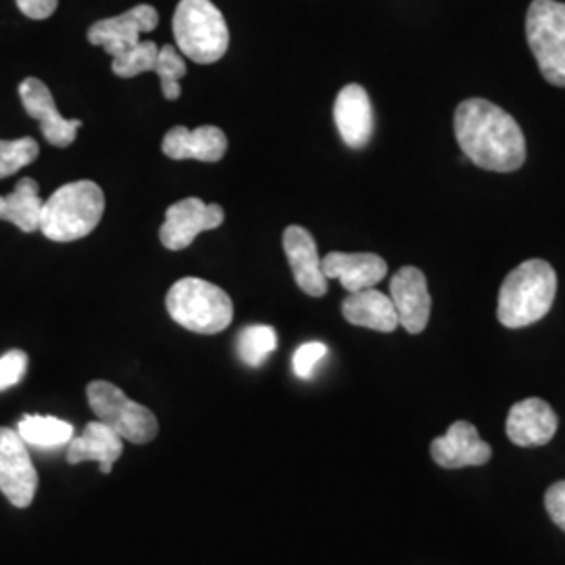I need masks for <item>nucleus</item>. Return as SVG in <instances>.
Wrapping results in <instances>:
<instances>
[{
	"instance_id": "obj_19",
	"label": "nucleus",
	"mask_w": 565,
	"mask_h": 565,
	"mask_svg": "<svg viewBox=\"0 0 565 565\" xmlns=\"http://www.w3.org/2000/svg\"><path fill=\"white\" fill-rule=\"evenodd\" d=\"M124 440L102 422L86 425L81 436L72 438L67 446V463L78 465L82 461H97L102 473H111L114 463L121 457Z\"/></svg>"
},
{
	"instance_id": "obj_21",
	"label": "nucleus",
	"mask_w": 565,
	"mask_h": 565,
	"mask_svg": "<svg viewBox=\"0 0 565 565\" xmlns=\"http://www.w3.org/2000/svg\"><path fill=\"white\" fill-rule=\"evenodd\" d=\"M41 189L34 179H21L11 195H0V221L15 224L23 233L41 231Z\"/></svg>"
},
{
	"instance_id": "obj_10",
	"label": "nucleus",
	"mask_w": 565,
	"mask_h": 565,
	"mask_svg": "<svg viewBox=\"0 0 565 565\" xmlns=\"http://www.w3.org/2000/svg\"><path fill=\"white\" fill-rule=\"evenodd\" d=\"M160 23V15L151 4H137L118 18L97 21L88 30V42L102 46L107 55L118 57L141 42L142 34L153 32Z\"/></svg>"
},
{
	"instance_id": "obj_3",
	"label": "nucleus",
	"mask_w": 565,
	"mask_h": 565,
	"mask_svg": "<svg viewBox=\"0 0 565 565\" xmlns=\"http://www.w3.org/2000/svg\"><path fill=\"white\" fill-rule=\"evenodd\" d=\"M103 212L105 195L97 182H67L42 205V235L57 243L84 239L99 226Z\"/></svg>"
},
{
	"instance_id": "obj_9",
	"label": "nucleus",
	"mask_w": 565,
	"mask_h": 565,
	"mask_svg": "<svg viewBox=\"0 0 565 565\" xmlns=\"http://www.w3.org/2000/svg\"><path fill=\"white\" fill-rule=\"evenodd\" d=\"M224 223V210L218 203H203L189 198L166 210V221L160 228L163 247L170 252L186 249L205 231H214Z\"/></svg>"
},
{
	"instance_id": "obj_24",
	"label": "nucleus",
	"mask_w": 565,
	"mask_h": 565,
	"mask_svg": "<svg viewBox=\"0 0 565 565\" xmlns=\"http://www.w3.org/2000/svg\"><path fill=\"white\" fill-rule=\"evenodd\" d=\"M160 55V46L153 41H141L130 51L121 53L111 61V70L120 78H137L145 72L156 70V61Z\"/></svg>"
},
{
	"instance_id": "obj_17",
	"label": "nucleus",
	"mask_w": 565,
	"mask_h": 565,
	"mask_svg": "<svg viewBox=\"0 0 565 565\" xmlns=\"http://www.w3.org/2000/svg\"><path fill=\"white\" fill-rule=\"evenodd\" d=\"M333 120L343 142L363 149L373 135V107L361 84L343 86L333 105Z\"/></svg>"
},
{
	"instance_id": "obj_20",
	"label": "nucleus",
	"mask_w": 565,
	"mask_h": 565,
	"mask_svg": "<svg viewBox=\"0 0 565 565\" xmlns=\"http://www.w3.org/2000/svg\"><path fill=\"white\" fill-rule=\"evenodd\" d=\"M342 315L348 323L382 333H392L401 324L392 298L373 287L350 294L343 300Z\"/></svg>"
},
{
	"instance_id": "obj_25",
	"label": "nucleus",
	"mask_w": 565,
	"mask_h": 565,
	"mask_svg": "<svg viewBox=\"0 0 565 565\" xmlns=\"http://www.w3.org/2000/svg\"><path fill=\"white\" fill-rule=\"evenodd\" d=\"M153 72L160 76V82H162L163 97L168 102L181 99V81L186 76V65L172 44H166L160 49Z\"/></svg>"
},
{
	"instance_id": "obj_13",
	"label": "nucleus",
	"mask_w": 565,
	"mask_h": 565,
	"mask_svg": "<svg viewBox=\"0 0 565 565\" xmlns=\"http://www.w3.org/2000/svg\"><path fill=\"white\" fill-rule=\"evenodd\" d=\"M282 249L291 266L294 279L306 296L323 298L327 294V277L323 273V258L319 256L317 242L303 226L291 224L282 233Z\"/></svg>"
},
{
	"instance_id": "obj_26",
	"label": "nucleus",
	"mask_w": 565,
	"mask_h": 565,
	"mask_svg": "<svg viewBox=\"0 0 565 565\" xmlns=\"http://www.w3.org/2000/svg\"><path fill=\"white\" fill-rule=\"evenodd\" d=\"M41 147L32 137L0 141V179H7L39 158Z\"/></svg>"
},
{
	"instance_id": "obj_6",
	"label": "nucleus",
	"mask_w": 565,
	"mask_h": 565,
	"mask_svg": "<svg viewBox=\"0 0 565 565\" xmlns=\"http://www.w3.org/2000/svg\"><path fill=\"white\" fill-rule=\"evenodd\" d=\"M525 36L548 84L565 88V4L534 0L525 15Z\"/></svg>"
},
{
	"instance_id": "obj_15",
	"label": "nucleus",
	"mask_w": 565,
	"mask_h": 565,
	"mask_svg": "<svg viewBox=\"0 0 565 565\" xmlns=\"http://www.w3.org/2000/svg\"><path fill=\"white\" fill-rule=\"evenodd\" d=\"M557 415L541 398H525L513 404L507 415V436L515 446H545L557 431Z\"/></svg>"
},
{
	"instance_id": "obj_22",
	"label": "nucleus",
	"mask_w": 565,
	"mask_h": 565,
	"mask_svg": "<svg viewBox=\"0 0 565 565\" xmlns=\"http://www.w3.org/2000/svg\"><path fill=\"white\" fill-rule=\"evenodd\" d=\"M18 434L28 446L55 448V446L70 445V440L74 438V427L55 417L25 415L18 424Z\"/></svg>"
},
{
	"instance_id": "obj_23",
	"label": "nucleus",
	"mask_w": 565,
	"mask_h": 565,
	"mask_svg": "<svg viewBox=\"0 0 565 565\" xmlns=\"http://www.w3.org/2000/svg\"><path fill=\"white\" fill-rule=\"evenodd\" d=\"M277 331L268 324H249L237 335V354L249 366L260 364L277 350Z\"/></svg>"
},
{
	"instance_id": "obj_27",
	"label": "nucleus",
	"mask_w": 565,
	"mask_h": 565,
	"mask_svg": "<svg viewBox=\"0 0 565 565\" xmlns=\"http://www.w3.org/2000/svg\"><path fill=\"white\" fill-rule=\"evenodd\" d=\"M327 345L321 342H308L302 343L296 354H294V373L300 377V380H310L315 369L319 366V363L327 356Z\"/></svg>"
},
{
	"instance_id": "obj_29",
	"label": "nucleus",
	"mask_w": 565,
	"mask_h": 565,
	"mask_svg": "<svg viewBox=\"0 0 565 565\" xmlns=\"http://www.w3.org/2000/svg\"><path fill=\"white\" fill-rule=\"evenodd\" d=\"M545 507L551 520L565 532V480L555 482L546 490Z\"/></svg>"
},
{
	"instance_id": "obj_4",
	"label": "nucleus",
	"mask_w": 565,
	"mask_h": 565,
	"mask_svg": "<svg viewBox=\"0 0 565 565\" xmlns=\"http://www.w3.org/2000/svg\"><path fill=\"white\" fill-rule=\"evenodd\" d=\"M166 308L174 323L200 335H216L233 323V300L214 282L184 277L166 296Z\"/></svg>"
},
{
	"instance_id": "obj_18",
	"label": "nucleus",
	"mask_w": 565,
	"mask_h": 565,
	"mask_svg": "<svg viewBox=\"0 0 565 565\" xmlns=\"http://www.w3.org/2000/svg\"><path fill=\"white\" fill-rule=\"evenodd\" d=\"M323 273L327 281L338 279L348 294H354L384 281L387 264L377 254L331 252L323 258Z\"/></svg>"
},
{
	"instance_id": "obj_8",
	"label": "nucleus",
	"mask_w": 565,
	"mask_h": 565,
	"mask_svg": "<svg viewBox=\"0 0 565 565\" xmlns=\"http://www.w3.org/2000/svg\"><path fill=\"white\" fill-rule=\"evenodd\" d=\"M39 488V473L32 463L28 445L18 429L0 427V492L11 505H32Z\"/></svg>"
},
{
	"instance_id": "obj_28",
	"label": "nucleus",
	"mask_w": 565,
	"mask_h": 565,
	"mask_svg": "<svg viewBox=\"0 0 565 565\" xmlns=\"http://www.w3.org/2000/svg\"><path fill=\"white\" fill-rule=\"evenodd\" d=\"M28 371V354L23 350H9L0 356V392L20 384Z\"/></svg>"
},
{
	"instance_id": "obj_16",
	"label": "nucleus",
	"mask_w": 565,
	"mask_h": 565,
	"mask_svg": "<svg viewBox=\"0 0 565 565\" xmlns=\"http://www.w3.org/2000/svg\"><path fill=\"white\" fill-rule=\"evenodd\" d=\"M228 141L218 126H200L189 130L174 126L166 132L162 151L170 160H198V162H221L226 156Z\"/></svg>"
},
{
	"instance_id": "obj_5",
	"label": "nucleus",
	"mask_w": 565,
	"mask_h": 565,
	"mask_svg": "<svg viewBox=\"0 0 565 565\" xmlns=\"http://www.w3.org/2000/svg\"><path fill=\"white\" fill-rule=\"evenodd\" d=\"M172 32L182 55L195 63H216L228 51V25L210 0H181L172 20Z\"/></svg>"
},
{
	"instance_id": "obj_7",
	"label": "nucleus",
	"mask_w": 565,
	"mask_h": 565,
	"mask_svg": "<svg viewBox=\"0 0 565 565\" xmlns=\"http://www.w3.org/2000/svg\"><path fill=\"white\" fill-rule=\"evenodd\" d=\"M86 396L93 413L97 415V422L114 429L121 440L147 445L158 436L160 424L156 415L147 406L130 401L118 385L103 380L90 382L86 387Z\"/></svg>"
},
{
	"instance_id": "obj_30",
	"label": "nucleus",
	"mask_w": 565,
	"mask_h": 565,
	"mask_svg": "<svg viewBox=\"0 0 565 565\" xmlns=\"http://www.w3.org/2000/svg\"><path fill=\"white\" fill-rule=\"evenodd\" d=\"M60 0H18L21 13L30 20H49L55 9H57Z\"/></svg>"
},
{
	"instance_id": "obj_1",
	"label": "nucleus",
	"mask_w": 565,
	"mask_h": 565,
	"mask_svg": "<svg viewBox=\"0 0 565 565\" xmlns=\"http://www.w3.org/2000/svg\"><path fill=\"white\" fill-rule=\"evenodd\" d=\"M455 137L465 156L482 170L515 172L525 162V137L503 107L467 99L455 111Z\"/></svg>"
},
{
	"instance_id": "obj_14",
	"label": "nucleus",
	"mask_w": 565,
	"mask_h": 565,
	"mask_svg": "<svg viewBox=\"0 0 565 565\" xmlns=\"http://www.w3.org/2000/svg\"><path fill=\"white\" fill-rule=\"evenodd\" d=\"M431 459L445 469L480 467L490 461L492 448L484 443L469 422H457L446 429L445 436L436 438L429 446Z\"/></svg>"
},
{
	"instance_id": "obj_11",
	"label": "nucleus",
	"mask_w": 565,
	"mask_h": 565,
	"mask_svg": "<svg viewBox=\"0 0 565 565\" xmlns=\"http://www.w3.org/2000/svg\"><path fill=\"white\" fill-rule=\"evenodd\" d=\"M390 298L396 308L398 323L411 335L425 331L431 315V296L424 270L417 266H403L390 282Z\"/></svg>"
},
{
	"instance_id": "obj_2",
	"label": "nucleus",
	"mask_w": 565,
	"mask_h": 565,
	"mask_svg": "<svg viewBox=\"0 0 565 565\" xmlns=\"http://www.w3.org/2000/svg\"><path fill=\"white\" fill-rule=\"evenodd\" d=\"M557 294L555 268L532 258L507 275L499 291L497 317L507 329H522L545 319Z\"/></svg>"
},
{
	"instance_id": "obj_12",
	"label": "nucleus",
	"mask_w": 565,
	"mask_h": 565,
	"mask_svg": "<svg viewBox=\"0 0 565 565\" xmlns=\"http://www.w3.org/2000/svg\"><path fill=\"white\" fill-rule=\"evenodd\" d=\"M20 99L30 118L41 121L42 137L53 147H70L76 141L81 120H65L53 102L49 86L39 78H25L20 84Z\"/></svg>"
}]
</instances>
